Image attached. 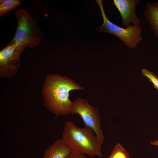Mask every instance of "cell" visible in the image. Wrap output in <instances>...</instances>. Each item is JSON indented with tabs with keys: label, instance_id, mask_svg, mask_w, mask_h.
I'll list each match as a JSON object with an SVG mask.
<instances>
[{
	"label": "cell",
	"instance_id": "1",
	"mask_svg": "<svg viewBox=\"0 0 158 158\" xmlns=\"http://www.w3.org/2000/svg\"><path fill=\"white\" fill-rule=\"evenodd\" d=\"M83 88L74 81L65 76L50 74L46 77L42 93L44 106L56 116H64L70 113L72 102L70 92Z\"/></svg>",
	"mask_w": 158,
	"mask_h": 158
},
{
	"label": "cell",
	"instance_id": "2",
	"mask_svg": "<svg viewBox=\"0 0 158 158\" xmlns=\"http://www.w3.org/2000/svg\"><path fill=\"white\" fill-rule=\"evenodd\" d=\"M94 133L93 130L87 126L80 128L73 122L68 121L65 124L62 138L73 152L102 157L101 145Z\"/></svg>",
	"mask_w": 158,
	"mask_h": 158
},
{
	"label": "cell",
	"instance_id": "3",
	"mask_svg": "<svg viewBox=\"0 0 158 158\" xmlns=\"http://www.w3.org/2000/svg\"><path fill=\"white\" fill-rule=\"evenodd\" d=\"M17 28L13 38L11 41L18 46L27 48H34L41 43L44 32L36 25L34 20L26 9H18L15 14Z\"/></svg>",
	"mask_w": 158,
	"mask_h": 158
},
{
	"label": "cell",
	"instance_id": "4",
	"mask_svg": "<svg viewBox=\"0 0 158 158\" xmlns=\"http://www.w3.org/2000/svg\"><path fill=\"white\" fill-rule=\"evenodd\" d=\"M96 1L100 7L103 20L102 25L96 28V30L116 35L130 49L135 48L142 40L141 35L142 29L140 25H130L126 28L118 26L108 19L104 10L102 1Z\"/></svg>",
	"mask_w": 158,
	"mask_h": 158
},
{
	"label": "cell",
	"instance_id": "5",
	"mask_svg": "<svg viewBox=\"0 0 158 158\" xmlns=\"http://www.w3.org/2000/svg\"><path fill=\"white\" fill-rule=\"evenodd\" d=\"M70 113L77 114L80 115L85 126L91 128L94 131L102 145L104 136L101 129L100 118L98 109L90 105L86 99L79 98L72 102Z\"/></svg>",
	"mask_w": 158,
	"mask_h": 158
},
{
	"label": "cell",
	"instance_id": "6",
	"mask_svg": "<svg viewBox=\"0 0 158 158\" xmlns=\"http://www.w3.org/2000/svg\"><path fill=\"white\" fill-rule=\"evenodd\" d=\"M26 48L10 41L0 52V75L10 78L15 75L20 67V55Z\"/></svg>",
	"mask_w": 158,
	"mask_h": 158
},
{
	"label": "cell",
	"instance_id": "7",
	"mask_svg": "<svg viewBox=\"0 0 158 158\" xmlns=\"http://www.w3.org/2000/svg\"><path fill=\"white\" fill-rule=\"evenodd\" d=\"M140 1L139 0H114V4L119 11L122 19L123 25L126 28L132 23L140 25V22L135 12V8Z\"/></svg>",
	"mask_w": 158,
	"mask_h": 158
},
{
	"label": "cell",
	"instance_id": "8",
	"mask_svg": "<svg viewBox=\"0 0 158 158\" xmlns=\"http://www.w3.org/2000/svg\"><path fill=\"white\" fill-rule=\"evenodd\" d=\"M73 152L71 147L61 138L47 148L43 158H67Z\"/></svg>",
	"mask_w": 158,
	"mask_h": 158
},
{
	"label": "cell",
	"instance_id": "9",
	"mask_svg": "<svg viewBox=\"0 0 158 158\" xmlns=\"http://www.w3.org/2000/svg\"><path fill=\"white\" fill-rule=\"evenodd\" d=\"M144 14L152 30L158 37V1L146 3Z\"/></svg>",
	"mask_w": 158,
	"mask_h": 158
},
{
	"label": "cell",
	"instance_id": "10",
	"mask_svg": "<svg viewBox=\"0 0 158 158\" xmlns=\"http://www.w3.org/2000/svg\"><path fill=\"white\" fill-rule=\"evenodd\" d=\"M0 17H1L9 11L16 9L20 5L21 2L18 0H0Z\"/></svg>",
	"mask_w": 158,
	"mask_h": 158
},
{
	"label": "cell",
	"instance_id": "11",
	"mask_svg": "<svg viewBox=\"0 0 158 158\" xmlns=\"http://www.w3.org/2000/svg\"><path fill=\"white\" fill-rule=\"evenodd\" d=\"M107 158H130L127 151L120 143L116 145Z\"/></svg>",
	"mask_w": 158,
	"mask_h": 158
},
{
	"label": "cell",
	"instance_id": "12",
	"mask_svg": "<svg viewBox=\"0 0 158 158\" xmlns=\"http://www.w3.org/2000/svg\"><path fill=\"white\" fill-rule=\"evenodd\" d=\"M141 71L143 75L147 78L152 83L154 88L158 90V78L153 73L147 69H143Z\"/></svg>",
	"mask_w": 158,
	"mask_h": 158
},
{
	"label": "cell",
	"instance_id": "13",
	"mask_svg": "<svg viewBox=\"0 0 158 158\" xmlns=\"http://www.w3.org/2000/svg\"><path fill=\"white\" fill-rule=\"evenodd\" d=\"M67 158H87L84 154L73 152Z\"/></svg>",
	"mask_w": 158,
	"mask_h": 158
},
{
	"label": "cell",
	"instance_id": "14",
	"mask_svg": "<svg viewBox=\"0 0 158 158\" xmlns=\"http://www.w3.org/2000/svg\"><path fill=\"white\" fill-rule=\"evenodd\" d=\"M151 145H157L158 146V140H154L150 142Z\"/></svg>",
	"mask_w": 158,
	"mask_h": 158
}]
</instances>
